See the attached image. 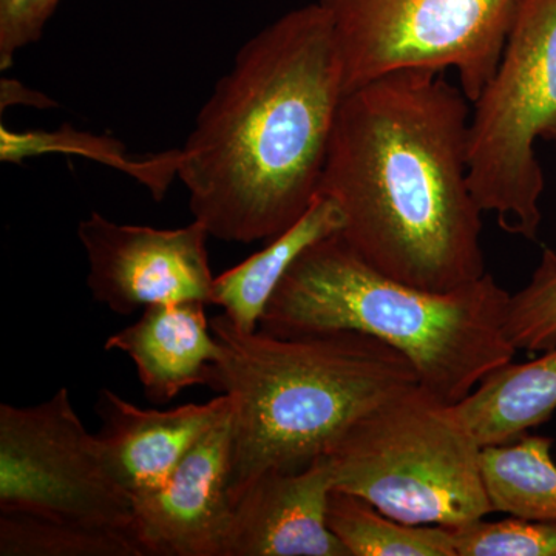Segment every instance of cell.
<instances>
[{"instance_id":"1","label":"cell","mask_w":556,"mask_h":556,"mask_svg":"<svg viewBox=\"0 0 556 556\" xmlns=\"http://www.w3.org/2000/svg\"><path fill=\"white\" fill-rule=\"evenodd\" d=\"M471 109L441 70H397L343 97L318 193L342 212L348 247L386 276L445 292L486 273Z\"/></svg>"},{"instance_id":"2","label":"cell","mask_w":556,"mask_h":556,"mask_svg":"<svg viewBox=\"0 0 556 556\" xmlns=\"http://www.w3.org/2000/svg\"><path fill=\"white\" fill-rule=\"evenodd\" d=\"M345 94L320 3L288 11L249 39L179 149L193 219L215 239L244 244L294 225L320 190Z\"/></svg>"},{"instance_id":"3","label":"cell","mask_w":556,"mask_h":556,"mask_svg":"<svg viewBox=\"0 0 556 556\" xmlns=\"http://www.w3.org/2000/svg\"><path fill=\"white\" fill-rule=\"evenodd\" d=\"M212 390L230 402L229 496L266 471H299L354 420L417 386L407 357L353 331L274 336L212 318Z\"/></svg>"},{"instance_id":"4","label":"cell","mask_w":556,"mask_h":556,"mask_svg":"<svg viewBox=\"0 0 556 556\" xmlns=\"http://www.w3.org/2000/svg\"><path fill=\"white\" fill-rule=\"evenodd\" d=\"M508 300L489 273L452 291L412 287L372 268L334 233L291 266L258 329L274 336L361 332L407 357L420 386L459 404L517 356L506 332Z\"/></svg>"},{"instance_id":"5","label":"cell","mask_w":556,"mask_h":556,"mask_svg":"<svg viewBox=\"0 0 556 556\" xmlns=\"http://www.w3.org/2000/svg\"><path fill=\"white\" fill-rule=\"evenodd\" d=\"M482 450L456 404L417 383L354 420L325 457L332 489L405 525L456 527L493 514Z\"/></svg>"},{"instance_id":"6","label":"cell","mask_w":556,"mask_h":556,"mask_svg":"<svg viewBox=\"0 0 556 556\" xmlns=\"http://www.w3.org/2000/svg\"><path fill=\"white\" fill-rule=\"evenodd\" d=\"M471 105L475 199L504 232L535 240L544 192L535 144L556 130V0H518L495 73Z\"/></svg>"},{"instance_id":"7","label":"cell","mask_w":556,"mask_h":556,"mask_svg":"<svg viewBox=\"0 0 556 556\" xmlns=\"http://www.w3.org/2000/svg\"><path fill=\"white\" fill-rule=\"evenodd\" d=\"M334 30L346 93L397 72L453 68L478 100L503 53L518 0H317Z\"/></svg>"},{"instance_id":"8","label":"cell","mask_w":556,"mask_h":556,"mask_svg":"<svg viewBox=\"0 0 556 556\" xmlns=\"http://www.w3.org/2000/svg\"><path fill=\"white\" fill-rule=\"evenodd\" d=\"M0 514L131 535L134 496L110 468L97 433L84 426L68 388L30 407L0 405Z\"/></svg>"},{"instance_id":"9","label":"cell","mask_w":556,"mask_h":556,"mask_svg":"<svg viewBox=\"0 0 556 556\" xmlns=\"http://www.w3.org/2000/svg\"><path fill=\"white\" fill-rule=\"evenodd\" d=\"M208 237L197 219L185 228L156 229L119 225L91 212L78 226L89 262L87 287L98 303L119 316L160 303L214 305Z\"/></svg>"},{"instance_id":"10","label":"cell","mask_w":556,"mask_h":556,"mask_svg":"<svg viewBox=\"0 0 556 556\" xmlns=\"http://www.w3.org/2000/svg\"><path fill=\"white\" fill-rule=\"evenodd\" d=\"M230 438L229 413L160 489L135 497L131 535L142 556H223L232 518Z\"/></svg>"},{"instance_id":"11","label":"cell","mask_w":556,"mask_h":556,"mask_svg":"<svg viewBox=\"0 0 556 556\" xmlns=\"http://www.w3.org/2000/svg\"><path fill=\"white\" fill-rule=\"evenodd\" d=\"M325 455L299 471H266L233 501L223 556H348L327 521Z\"/></svg>"},{"instance_id":"12","label":"cell","mask_w":556,"mask_h":556,"mask_svg":"<svg viewBox=\"0 0 556 556\" xmlns=\"http://www.w3.org/2000/svg\"><path fill=\"white\" fill-rule=\"evenodd\" d=\"M94 412L100 417L102 452L115 477L131 496L160 489L190 448L230 413L226 394L204 404L172 409L139 408L102 388Z\"/></svg>"},{"instance_id":"13","label":"cell","mask_w":556,"mask_h":556,"mask_svg":"<svg viewBox=\"0 0 556 556\" xmlns=\"http://www.w3.org/2000/svg\"><path fill=\"white\" fill-rule=\"evenodd\" d=\"M206 306L195 300L148 306L138 320L105 340V350L134 362L149 401L166 404L186 388H211L219 345Z\"/></svg>"},{"instance_id":"14","label":"cell","mask_w":556,"mask_h":556,"mask_svg":"<svg viewBox=\"0 0 556 556\" xmlns=\"http://www.w3.org/2000/svg\"><path fill=\"white\" fill-rule=\"evenodd\" d=\"M342 228L343 215L338 204L318 193L294 225L266 241L262 251L215 277L214 305L223 308L240 331H258L274 292L300 255Z\"/></svg>"},{"instance_id":"15","label":"cell","mask_w":556,"mask_h":556,"mask_svg":"<svg viewBox=\"0 0 556 556\" xmlns=\"http://www.w3.org/2000/svg\"><path fill=\"white\" fill-rule=\"evenodd\" d=\"M456 408L482 447L507 444L547 422L556 412V348L490 372Z\"/></svg>"},{"instance_id":"16","label":"cell","mask_w":556,"mask_h":556,"mask_svg":"<svg viewBox=\"0 0 556 556\" xmlns=\"http://www.w3.org/2000/svg\"><path fill=\"white\" fill-rule=\"evenodd\" d=\"M554 439L522 434L482 450V473L493 514L556 521Z\"/></svg>"},{"instance_id":"17","label":"cell","mask_w":556,"mask_h":556,"mask_svg":"<svg viewBox=\"0 0 556 556\" xmlns=\"http://www.w3.org/2000/svg\"><path fill=\"white\" fill-rule=\"evenodd\" d=\"M327 521L348 556H455L450 527L405 525L342 490L329 493Z\"/></svg>"},{"instance_id":"18","label":"cell","mask_w":556,"mask_h":556,"mask_svg":"<svg viewBox=\"0 0 556 556\" xmlns=\"http://www.w3.org/2000/svg\"><path fill=\"white\" fill-rule=\"evenodd\" d=\"M51 152L87 156L126 172L144 185L156 200L163 199L172 179L178 177L179 149L131 159L116 139L94 137L67 126L56 131L22 134L7 129L5 126L0 129V160L3 163H21L30 156Z\"/></svg>"},{"instance_id":"19","label":"cell","mask_w":556,"mask_h":556,"mask_svg":"<svg viewBox=\"0 0 556 556\" xmlns=\"http://www.w3.org/2000/svg\"><path fill=\"white\" fill-rule=\"evenodd\" d=\"M0 555L142 556L129 533L27 514H0Z\"/></svg>"},{"instance_id":"20","label":"cell","mask_w":556,"mask_h":556,"mask_svg":"<svg viewBox=\"0 0 556 556\" xmlns=\"http://www.w3.org/2000/svg\"><path fill=\"white\" fill-rule=\"evenodd\" d=\"M507 338L518 351L547 353L556 348V254L546 249L540 265L508 300Z\"/></svg>"},{"instance_id":"21","label":"cell","mask_w":556,"mask_h":556,"mask_svg":"<svg viewBox=\"0 0 556 556\" xmlns=\"http://www.w3.org/2000/svg\"><path fill=\"white\" fill-rule=\"evenodd\" d=\"M450 530L455 556H556V521L482 518Z\"/></svg>"},{"instance_id":"22","label":"cell","mask_w":556,"mask_h":556,"mask_svg":"<svg viewBox=\"0 0 556 556\" xmlns=\"http://www.w3.org/2000/svg\"><path fill=\"white\" fill-rule=\"evenodd\" d=\"M61 0H0V70L17 51L38 42Z\"/></svg>"},{"instance_id":"23","label":"cell","mask_w":556,"mask_h":556,"mask_svg":"<svg viewBox=\"0 0 556 556\" xmlns=\"http://www.w3.org/2000/svg\"><path fill=\"white\" fill-rule=\"evenodd\" d=\"M0 90H2L0 91V102H2L0 108H2V112L5 108L14 104L30 105V108L36 109H49L56 105V102L50 100L46 94L27 89L20 80L2 79Z\"/></svg>"},{"instance_id":"24","label":"cell","mask_w":556,"mask_h":556,"mask_svg":"<svg viewBox=\"0 0 556 556\" xmlns=\"http://www.w3.org/2000/svg\"><path fill=\"white\" fill-rule=\"evenodd\" d=\"M552 139H554V141L556 142V130H555V134L552 135Z\"/></svg>"}]
</instances>
